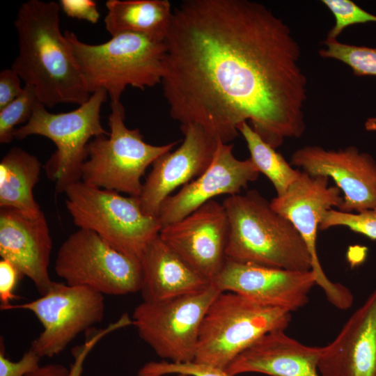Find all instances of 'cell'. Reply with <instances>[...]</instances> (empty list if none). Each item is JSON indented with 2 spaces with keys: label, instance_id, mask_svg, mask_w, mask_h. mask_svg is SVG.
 Masks as SVG:
<instances>
[{
  "label": "cell",
  "instance_id": "6da1fadb",
  "mask_svg": "<svg viewBox=\"0 0 376 376\" xmlns=\"http://www.w3.org/2000/svg\"><path fill=\"white\" fill-rule=\"evenodd\" d=\"M162 80L170 116L228 143L238 126L276 149L306 129L307 79L289 26L249 0H185L173 10Z\"/></svg>",
  "mask_w": 376,
  "mask_h": 376
},
{
  "label": "cell",
  "instance_id": "7a4b0ae2",
  "mask_svg": "<svg viewBox=\"0 0 376 376\" xmlns=\"http://www.w3.org/2000/svg\"><path fill=\"white\" fill-rule=\"evenodd\" d=\"M60 8L54 1L29 0L21 4L14 22L18 54L11 68L48 107L81 105L91 95L61 32Z\"/></svg>",
  "mask_w": 376,
  "mask_h": 376
},
{
  "label": "cell",
  "instance_id": "3957f363",
  "mask_svg": "<svg viewBox=\"0 0 376 376\" xmlns=\"http://www.w3.org/2000/svg\"><path fill=\"white\" fill-rule=\"evenodd\" d=\"M228 221V258L292 271L312 270L300 234L256 190L229 196L223 202Z\"/></svg>",
  "mask_w": 376,
  "mask_h": 376
},
{
  "label": "cell",
  "instance_id": "277c9868",
  "mask_svg": "<svg viewBox=\"0 0 376 376\" xmlns=\"http://www.w3.org/2000/svg\"><path fill=\"white\" fill-rule=\"evenodd\" d=\"M64 35L91 94L104 88L111 102H118L128 86L144 91L162 82L166 53L164 41L124 33L104 43L91 45L72 31Z\"/></svg>",
  "mask_w": 376,
  "mask_h": 376
},
{
  "label": "cell",
  "instance_id": "5b68a950",
  "mask_svg": "<svg viewBox=\"0 0 376 376\" xmlns=\"http://www.w3.org/2000/svg\"><path fill=\"white\" fill-rule=\"evenodd\" d=\"M291 313L221 292L209 306L200 328L194 361L224 370L265 334L285 331Z\"/></svg>",
  "mask_w": 376,
  "mask_h": 376
},
{
  "label": "cell",
  "instance_id": "8992f818",
  "mask_svg": "<svg viewBox=\"0 0 376 376\" xmlns=\"http://www.w3.org/2000/svg\"><path fill=\"white\" fill-rule=\"evenodd\" d=\"M64 193L73 223L93 231L126 255L140 259L162 228L157 217L143 212L138 197L124 196L81 180L70 185Z\"/></svg>",
  "mask_w": 376,
  "mask_h": 376
},
{
  "label": "cell",
  "instance_id": "52a82bcc",
  "mask_svg": "<svg viewBox=\"0 0 376 376\" xmlns=\"http://www.w3.org/2000/svg\"><path fill=\"white\" fill-rule=\"evenodd\" d=\"M109 134L94 137L86 149L81 169V181L91 186L140 196L141 177L159 156L177 145L147 143L139 129H129L125 123V108L120 101L111 102Z\"/></svg>",
  "mask_w": 376,
  "mask_h": 376
},
{
  "label": "cell",
  "instance_id": "ba28073f",
  "mask_svg": "<svg viewBox=\"0 0 376 376\" xmlns=\"http://www.w3.org/2000/svg\"><path fill=\"white\" fill-rule=\"evenodd\" d=\"M107 96L105 89H99L77 109L58 113L49 112L40 102L30 120L15 130V138L17 139L40 135L55 143L56 150L44 168L47 177L55 182L58 193L64 192L70 185L81 180V169L90 141L109 134L100 121L101 108Z\"/></svg>",
  "mask_w": 376,
  "mask_h": 376
},
{
  "label": "cell",
  "instance_id": "9c48e42d",
  "mask_svg": "<svg viewBox=\"0 0 376 376\" xmlns=\"http://www.w3.org/2000/svg\"><path fill=\"white\" fill-rule=\"evenodd\" d=\"M55 271L65 283L88 287L104 295L134 293L140 291L142 283L140 259L116 250L93 231L81 228L60 246Z\"/></svg>",
  "mask_w": 376,
  "mask_h": 376
},
{
  "label": "cell",
  "instance_id": "30bf717a",
  "mask_svg": "<svg viewBox=\"0 0 376 376\" xmlns=\"http://www.w3.org/2000/svg\"><path fill=\"white\" fill-rule=\"evenodd\" d=\"M220 291L212 283L189 294L143 301L133 313L139 337L160 357L173 363L195 359L203 318Z\"/></svg>",
  "mask_w": 376,
  "mask_h": 376
},
{
  "label": "cell",
  "instance_id": "8fae6325",
  "mask_svg": "<svg viewBox=\"0 0 376 376\" xmlns=\"http://www.w3.org/2000/svg\"><path fill=\"white\" fill-rule=\"evenodd\" d=\"M32 312L43 331L31 347L40 358L53 357L63 351L81 332L104 318V295L84 286L54 281L48 292L31 301L9 305L1 310Z\"/></svg>",
  "mask_w": 376,
  "mask_h": 376
},
{
  "label": "cell",
  "instance_id": "7c38bea8",
  "mask_svg": "<svg viewBox=\"0 0 376 376\" xmlns=\"http://www.w3.org/2000/svg\"><path fill=\"white\" fill-rule=\"evenodd\" d=\"M328 180L327 177L313 176L301 171L287 191L276 196L270 204L292 224L306 243L316 285L323 290L332 305L345 310L351 307L353 295L347 287L328 279L320 265L316 248L318 229L324 214L334 207L339 210L343 203L340 189L336 185L329 186Z\"/></svg>",
  "mask_w": 376,
  "mask_h": 376
},
{
  "label": "cell",
  "instance_id": "4fadbf2b",
  "mask_svg": "<svg viewBox=\"0 0 376 376\" xmlns=\"http://www.w3.org/2000/svg\"><path fill=\"white\" fill-rule=\"evenodd\" d=\"M159 235L209 283L213 282L226 263L228 221L223 204L214 199L163 226Z\"/></svg>",
  "mask_w": 376,
  "mask_h": 376
},
{
  "label": "cell",
  "instance_id": "5bb4252c",
  "mask_svg": "<svg viewBox=\"0 0 376 376\" xmlns=\"http://www.w3.org/2000/svg\"><path fill=\"white\" fill-rule=\"evenodd\" d=\"M221 292H232L259 304L291 312L304 306L316 285L314 273L272 267L226 258L212 283Z\"/></svg>",
  "mask_w": 376,
  "mask_h": 376
},
{
  "label": "cell",
  "instance_id": "9a60e30c",
  "mask_svg": "<svg viewBox=\"0 0 376 376\" xmlns=\"http://www.w3.org/2000/svg\"><path fill=\"white\" fill-rule=\"evenodd\" d=\"M291 162L311 175L334 180L344 194L338 210L359 212L376 208V162L369 154L353 146L331 150L306 146L292 154Z\"/></svg>",
  "mask_w": 376,
  "mask_h": 376
},
{
  "label": "cell",
  "instance_id": "2e32d148",
  "mask_svg": "<svg viewBox=\"0 0 376 376\" xmlns=\"http://www.w3.org/2000/svg\"><path fill=\"white\" fill-rule=\"evenodd\" d=\"M180 130L184 135L181 146L155 159L142 185L138 198L148 215L157 217L165 199L201 175L213 159L218 139L197 124L180 125Z\"/></svg>",
  "mask_w": 376,
  "mask_h": 376
},
{
  "label": "cell",
  "instance_id": "e0dca14e",
  "mask_svg": "<svg viewBox=\"0 0 376 376\" xmlns=\"http://www.w3.org/2000/svg\"><path fill=\"white\" fill-rule=\"evenodd\" d=\"M233 149V144L219 141L208 168L165 199L157 215L162 227L182 219L217 196L240 194L258 179L260 173L251 159H237Z\"/></svg>",
  "mask_w": 376,
  "mask_h": 376
},
{
  "label": "cell",
  "instance_id": "ac0fdd59",
  "mask_svg": "<svg viewBox=\"0 0 376 376\" xmlns=\"http://www.w3.org/2000/svg\"><path fill=\"white\" fill-rule=\"evenodd\" d=\"M52 240L42 212L29 217L10 208L0 210V256L30 279L41 295L53 281L49 274Z\"/></svg>",
  "mask_w": 376,
  "mask_h": 376
},
{
  "label": "cell",
  "instance_id": "d6986e66",
  "mask_svg": "<svg viewBox=\"0 0 376 376\" xmlns=\"http://www.w3.org/2000/svg\"><path fill=\"white\" fill-rule=\"evenodd\" d=\"M318 370L320 376H376V289L321 347Z\"/></svg>",
  "mask_w": 376,
  "mask_h": 376
},
{
  "label": "cell",
  "instance_id": "ffe728a7",
  "mask_svg": "<svg viewBox=\"0 0 376 376\" xmlns=\"http://www.w3.org/2000/svg\"><path fill=\"white\" fill-rule=\"evenodd\" d=\"M321 347L308 346L285 331L267 333L237 355L224 370L228 376L257 373L270 376H320Z\"/></svg>",
  "mask_w": 376,
  "mask_h": 376
},
{
  "label": "cell",
  "instance_id": "44dd1931",
  "mask_svg": "<svg viewBox=\"0 0 376 376\" xmlns=\"http://www.w3.org/2000/svg\"><path fill=\"white\" fill-rule=\"evenodd\" d=\"M143 301L166 300L198 291L210 283L188 265L158 235L140 258Z\"/></svg>",
  "mask_w": 376,
  "mask_h": 376
},
{
  "label": "cell",
  "instance_id": "7402d4cb",
  "mask_svg": "<svg viewBox=\"0 0 376 376\" xmlns=\"http://www.w3.org/2000/svg\"><path fill=\"white\" fill-rule=\"evenodd\" d=\"M104 17L107 31L111 36L136 33L164 41L173 17L167 0H109Z\"/></svg>",
  "mask_w": 376,
  "mask_h": 376
},
{
  "label": "cell",
  "instance_id": "603a6c76",
  "mask_svg": "<svg viewBox=\"0 0 376 376\" xmlns=\"http://www.w3.org/2000/svg\"><path fill=\"white\" fill-rule=\"evenodd\" d=\"M41 163L35 155L13 147L0 162V207L36 217L42 211L33 190L39 180Z\"/></svg>",
  "mask_w": 376,
  "mask_h": 376
},
{
  "label": "cell",
  "instance_id": "cb8c5ba5",
  "mask_svg": "<svg viewBox=\"0 0 376 376\" xmlns=\"http://www.w3.org/2000/svg\"><path fill=\"white\" fill-rule=\"evenodd\" d=\"M238 132L244 137L251 157L259 171L273 184L277 196L284 194L298 178L301 171L294 169L276 149L267 143L247 122L238 126Z\"/></svg>",
  "mask_w": 376,
  "mask_h": 376
},
{
  "label": "cell",
  "instance_id": "d4e9b609",
  "mask_svg": "<svg viewBox=\"0 0 376 376\" xmlns=\"http://www.w3.org/2000/svg\"><path fill=\"white\" fill-rule=\"evenodd\" d=\"M320 56L339 61L349 66L356 76L376 77V48L324 40Z\"/></svg>",
  "mask_w": 376,
  "mask_h": 376
},
{
  "label": "cell",
  "instance_id": "484cf974",
  "mask_svg": "<svg viewBox=\"0 0 376 376\" xmlns=\"http://www.w3.org/2000/svg\"><path fill=\"white\" fill-rule=\"evenodd\" d=\"M38 102L35 88L25 85L19 96L0 109L1 143H9L15 139V127L30 120Z\"/></svg>",
  "mask_w": 376,
  "mask_h": 376
},
{
  "label": "cell",
  "instance_id": "4316f807",
  "mask_svg": "<svg viewBox=\"0 0 376 376\" xmlns=\"http://www.w3.org/2000/svg\"><path fill=\"white\" fill-rule=\"evenodd\" d=\"M335 19L334 26L327 33L326 40H336L348 26L357 24L376 22V15L372 14L351 0H322Z\"/></svg>",
  "mask_w": 376,
  "mask_h": 376
},
{
  "label": "cell",
  "instance_id": "83f0119b",
  "mask_svg": "<svg viewBox=\"0 0 376 376\" xmlns=\"http://www.w3.org/2000/svg\"><path fill=\"white\" fill-rule=\"evenodd\" d=\"M334 226H345L376 240V208L355 213L330 209L324 214L319 228L325 230Z\"/></svg>",
  "mask_w": 376,
  "mask_h": 376
},
{
  "label": "cell",
  "instance_id": "f1b7e54d",
  "mask_svg": "<svg viewBox=\"0 0 376 376\" xmlns=\"http://www.w3.org/2000/svg\"><path fill=\"white\" fill-rule=\"evenodd\" d=\"M170 374L187 376H228L224 370L195 361L185 363L150 361L140 368L136 376H164Z\"/></svg>",
  "mask_w": 376,
  "mask_h": 376
},
{
  "label": "cell",
  "instance_id": "f546056e",
  "mask_svg": "<svg viewBox=\"0 0 376 376\" xmlns=\"http://www.w3.org/2000/svg\"><path fill=\"white\" fill-rule=\"evenodd\" d=\"M41 358L30 348L21 359L12 361L5 355L2 345L0 350V376H26L27 374L38 370Z\"/></svg>",
  "mask_w": 376,
  "mask_h": 376
},
{
  "label": "cell",
  "instance_id": "4dcf8cb0",
  "mask_svg": "<svg viewBox=\"0 0 376 376\" xmlns=\"http://www.w3.org/2000/svg\"><path fill=\"white\" fill-rule=\"evenodd\" d=\"M119 322L111 323L103 329H100L93 335L84 344L73 350L74 361L72 363L68 376H81L84 361L90 352L95 345L105 336L120 329Z\"/></svg>",
  "mask_w": 376,
  "mask_h": 376
},
{
  "label": "cell",
  "instance_id": "1f68e13d",
  "mask_svg": "<svg viewBox=\"0 0 376 376\" xmlns=\"http://www.w3.org/2000/svg\"><path fill=\"white\" fill-rule=\"evenodd\" d=\"M19 276H22L19 270L8 260H0V301L1 309L10 305V301L15 296V289Z\"/></svg>",
  "mask_w": 376,
  "mask_h": 376
},
{
  "label": "cell",
  "instance_id": "d6a6232c",
  "mask_svg": "<svg viewBox=\"0 0 376 376\" xmlns=\"http://www.w3.org/2000/svg\"><path fill=\"white\" fill-rule=\"evenodd\" d=\"M60 7L72 18L86 20L95 24L100 19L97 4L92 0H61Z\"/></svg>",
  "mask_w": 376,
  "mask_h": 376
},
{
  "label": "cell",
  "instance_id": "836d02e7",
  "mask_svg": "<svg viewBox=\"0 0 376 376\" xmlns=\"http://www.w3.org/2000/svg\"><path fill=\"white\" fill-rule=\"evenodd\" d=\"M22 79L13 68L0 72V109L15 100L22 93Z\"/></svg>",
  "mask_w": 376,
  "mask_h": 376
},
{
  "label": "cell",
  "instance_id": "e575fe53",
  "mask_svg": "<svg viewBox=\"0 0 376 376\" xmlns=\"http://www.w3.org/2000/svg\"><path fill=\"white\" fill-rule=\"evenodd\" d=\"M69 369L58 363H51L40 366L38 370L26 376H68Z\"/></svg>",
  "mask_w": 376,
  "mask_h": 376
},
{
  "label": "cell",
  "instance_id": "d590c367",
  "mask_svg": "<svg viewBox=\"0 0 376 376\" xmlns=\"http://www.w3.org/2000/svg\"><path fill=\"white\" fill-rule=\"evenodd\" d=\"M365 127L368 131H376V117H372L366 120Z\"/></svg>",
  "mask_w": 376,
  "mask_h": 376
},
{
  "label": "cell",
  "instance_id": "8d00e7d4",
  "mask_svg": "<svg viewBox=\"0 0 376 376\" xmlns=\"http://www.w3.org/2000/svg\"><path fill=\"white\" fill-rule=\"evenodd\" d=\"M178 376H187V375H178Z\"/></svg>",
  "mask_w": 376,
  "mask_h": 376
}]
</instances>
